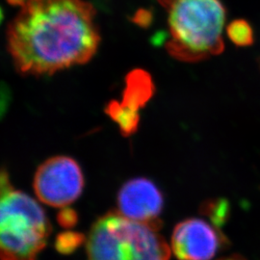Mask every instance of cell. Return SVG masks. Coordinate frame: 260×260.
I'll return each instance as SVG.
<instances>
[{
	"instance_id": "6da1fadb",
	"label": "cell",
	"mask_w": 260,
	"mask_h": 260,
	"mask_svg": "<svg viewBox=\"0 0 260 260\" xmlns=\"http://www.w3.org/2000/svg\"><path fill=\"white\" fill-rule=\"evenodd\" d=\"M6 31L20 75H54L91 61L101 45L96 10L86 0H23Z\"/></svg>"
},
{
	"instance_id": "7a4b0ae2",
	"label": "cell",
	"mask_w": 260,
	"mask_h": 260,
	"mask_svg": "<svg viewBox=\"0 0 260 260\" xmlns=\"http://www.w3.org/2000/svg\"><path fill=\"white\" fill-rule=\"evenodd\" d=\"M167 14L166 50L184 63H199L224 49L226 10L222 0H157Z\"/></svg>"
},
{
	"instance_id": "3957f363",
	"label": "cell",
	"mask_w": 260,
	"mask_h": 260,
	"mask_svg": "<svg viewBox=\"0 0 260 260\" xmlns=\"http://www.w3.org/2000/svg\"><path fill=\"white\" fill-rule=\"evenodd\" d=\"M88 260H169L170 247L148 223L110 211L96 219L86 241Z\"/></svg>"
},
{
	"instance_id": "277c9868",
	"label": "cell",
	"mask_w": 260,
	"mask_h": 260,
	"mask_svg": "<svg viewBox=\"0 0 260 260\" xmlns=\"http://www.w3.org/2000/svg\"><path fill=\"white\" fill-rule=\"evenodd\" d=\"M52 226L43 207L15 187L0 195V260H38Z\"/></svg>"
},
{
	"instance_id": "5b68a950",
	"label": "cell",
	"mask_w": 260,
	"mask_h": 260,
	"mask_svg": "<svg viewBox=\"0 0 260 260\" xmlns=\"http://www.w3.org/2000/svg\"><path fill=\"white\" fill-rule=\"evenodd\" d=\"M85 179L78 162L70 156L57 155L44 161L35 173L34 192L45 205L65 207L83 192Z\"/></svg>"
},
{
	"instance_id": "8992f818",
	"label": "cell",
	"mask_w": 260,
	"mask_h": 260,
	"mask_svg": "<svg viewBox=\"0 0 260 260\" xmlns=\"http://www.w3.org/2000/svg\"><path fill=\"white\" fill-rule=\"evenodd\" d=\"M172 250L178 260H211L228 238L205 220L190 218L177 223L172 235Z\"/></svg>"
},
{
	"instance_id": "52a82bcc",
	"label": "cell",
	"mask_w": 260,
	"mask_h": 260,
	"mask_svg": "<svg viewBox=\"0 0 260 260\" xmlns=\"http://www.w3.org/2000/svg\"><path fill=\"white\" fill-rule=\"evenodd\" d=\"M117 205L118 212L125 218L160 229L163 194L148 178L136 177L125 182L118 193Z\"/></svg>"
},
{
	"instance_id": "ba28073f",
	"label": "cell",
	"mask_w": 260,
	"mask_h": 260,
	"mask_svg": "<svg viewBox=\"0 0 260 260\" xmlns=\"http://www.w3.org/2000/svg\"><path fill=\"white\" fill-rule=\"evenodd\" d=\"M154 89L149 73L143 70H134L125 77V87L121 102L140 111L152 98Z\"/></svg>"
},
{
	"instance_id": "9c48e42d",
	"label": "cell",
	"mask_w": 260,
	"mask_h": 260,
	"mask_svg": "<svg viewBox=\"0 0 260 260\" xmlns=\"http://www.w3.org/2000/svg\"><path fill=\"white\" fill-rule=\"evenodd\" d=\"M140 111L119 101H111L105 107V113L119 126L121 135L129 137L138 130Z\"/></svg>"
},
{
	"instance_id": "30bf717a",
	"label": "cell",
	"mask_w": 260,
	"mask_h": 260,
	"mask_svg": "<svg viewBox=\"0 0 260 260\" xmlns=\"http://www.w3.org/2000/svg\"><path fill=\"white\" fill-rule=\"evenodd\" d=\"M225 31L230 41L237 47H250L254 42L253 29L246 19H234L228 24Z\"/></svg>"
},
{
	"instance_id": "8fae6325",
	"label": "cell",
	"mask_w": 260,
	"mask_h": 260,
	"mask_svg": "<svg viewBox=\"0 0 260 260\" xmlns=\"http://www.w3.org/2000/svg\"><path fill=\"white\" fill-rule=\"evenodd\" d=\"M203 214L206 215L217 228L226 223L230 215V205L224 199H216L206 202L203 205Z\"/></svg>"
},
{
	"instance_id": "7c38bea8",
	"label": "cell",
	"mask_w": 260,
	"mask_h": 260,
	"mask_svg": "<svg viewBox=\"0 0 260 260\" xmlns=\"http://www.w3.org/2000/svg\"><path fill=\"white\" fill-rule=\"evenodd\" d=\"M85 241L86 238L82 233L68 231L57 234L54 247L59 253L71 254L79 249Z\"/></svg>"
},
{
	"instance_id": "4fadbf2b",
	"label": "cell",
	"mask_w": 260,
	"mask_h": 260,
	"mask_svg": "<svg viewBox=\"0 0 260 260\" xmlns=\"http://www.w3.org/2000/svg\"><path fill=\"white\" fill-rule=\"evenodd\" d=\"M57 222L64 229H72L78 223V214L73 208L62 207L57 214Z\"/></svg>"
},
{
	"instance_id": "5bb4252c",
	"label": "cell",
	"mask_w": 260,
	"mask_h": 260,
	"mask_svg": "<svg viewBox=\"0 0 260 260\" xmlns=\"http://www.w3.org/2000/svg\"><path fill=\"white\" fill-rule=\"evenodd\" d=\"M14 188L9 172L5 167H0V195Z\"/></svg>"
},
{
	"instance_id": "9a60e30c",
	"label": "cell",
	"mask_w": 260,
	"mask_h": 260,
	"mask_svg": "<svg viewBox=\"0 0 260 260\" xmlns=\"http://www.w3.org/2000/svg\"><path fill=\"white\" fill-rule=\"evenodd\" d=\"M134 19H135L136 23L145 26V25L149 24V21H150V14L148 11H145V10L140 11L137 13V15H136Z\"/></svg>"
},
{
	"instance_id": "2e32d148",
	"label": "cell",
	"mask_w": 260,
	"mask_h": 260,
	"mask_svg": "<svg viewBox=\"0 0 260 260\" xmlns=\"http://www.w3.org/2000/svg\"><path fill=\"white\" fill-rule=\"evenodd\" d=\"M219 260H246L241 255H238V254H233V255H230L228 257H223L221 259Z\"/></svg>"
}]
</instances>
